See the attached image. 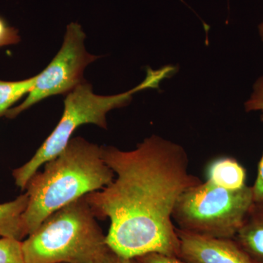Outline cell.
I'll return each mask as SVG.
<instances>
[{
  "label": "cell",
  "mask_w": 263,
  "mask_h": 263,
  "mask_svg": "<svg viewBox=\"0 0 263 263\" xmlns=\"http://www.w3.org/2000/svg\"><path fill=\"white\" fill-rule=\"evenodd\" d=\"M116 177L86 195L95 216L110 219L108 248L127 258L148 254L179 257L173 213L180 197L202 180L191 174L181 145L153 135L131 151L101 146Z\"/></svg>",
  "instance_id": "obj_1"
},
{
  "label": "cell",
  "mask_w": 263,
  "mask_h": 263,
  "mask_svg": "<svg viewBox=\"0 0 263 263\" xmlns=\"http://www.w3.org/2000/svg\"><path fill=\"white\" fill-rule=\"evenodd\" d=\"M37 171L25 190L28 203L22 215L26 235L67 204L98 191L113 181L115 174L104 162L101 146L81 137L71 138L63 150Z\"/></svg>",
  "instance_id": "obj_2"
},
{
  "label": "cell",
  "mask_w": 263,
  "mask_h": 263,
  "mask_svg": "<svg viewBox=\"0 0 263 263\" xmlns=\"http://www.w3.org/2000/svg\"><path fill=\"white\" fill-rule=\"evenodd\" d=\"M86 197L48 216L22 240L26 263H95L109 250Z\"/></svg>",
  "instance_id": "obj_3"
},
{
  "label": "cell",
  "mask_w": 263,
  "mask_h": 263,
  "mask_svg": "<svg viewBox=\"0 0 263 263\" xmlns=\"http://www.w3.org/2000/svg\"><path fill=\"white\" fill-rule=\"evenodd\" d=\"M176 72L174 66H164L159 70L148 69L145 80L133 89L111 96L95 95L92 86L86 81L67 93L60 122L32 158L15 169L13 177L18 187L24 190L29 179L43 164L58 155L68 144L74 132L84 124H95L106 129V115L113 109L130 103L133 95L146 89L158 88L161 81Z\"/></svg>",
  "instance_id": "obj_4"
},
{
  "label": "cell",
  "mask_w": 263,
  "mask_h": 263,
  "mask_svg": "<svg viewBox=\"0 0 263 263\" xmlns=\"http://www.w3.org/2000/svg\"><path fill=\"white\" fill-rule=\"evenodd\" d=\"M253 204L252 186L227 190L206 180L180 197L173 213V221L181 231L233 239Z\"/></svg>",
  "instance_id": "obj_5"
},
{
  "label": "cell",
  "mask_w": 263,
  "mask_h": 263,
  "mask_svg": "<svg viewBox=\"0 0 263 263\" xmlns=\"http://www.w3.org/2000/svg\"><path fill=\"white\" fill-rule=\"evenodd\" d=\"M85 38L86 34L80 24H69L61 49L44 70L37 75L35 84L23 103L10 108L5 117L13 119L44 99L67 94L82 83L85 68L98 58L86 51Z\"/></svg>",
  "instance_id": "obj_6"
},
{
  "label": "cell",
  "mask_w": 263,
  "mask_h": 263,
  "mask_svg": "<svg viewBox=\"0 0 263 263\" xmlns=\"http://www.w3.org/2000/svg\"><path fill=\"white\" fill-rule=\"evenodd\" d=\"M179 258L188 263H255L234 239L193 234L176 228Z\"/></svg>",
  "instance_id": "obj_7"
},
{
  "label": "cell",
  "mask_w": 263,
  "mask_h": 263,
  "mask_svg": "<svg viewBox=\"0 0 263 263\" xmlns=\"http://www.w3.org/2000/svg\"><path fill=\"white\" fill-rule=\"evenodd\" d=\"M255 263H263V203H254L233 238Z\"/></svg>",
  "instance_id": "obj_8"
},
{
  "label": "cell",
  "mask_w": 263,
  "mask_h": 263,
  "mask_svg": "<svg viewBox=\"0 0 263 263\" xmlns=\"http://www.w3.org/2000/svg\"><path fill=\"white\" fill-rule=\"evenodd\" d=\"M206 176L208 181L227 190H238L247 186V171L233 157H220L211 161Z\"/></svg>",
  "instance_id": "obj_9"
},
{
  "label": "cell",
  "mask_w": 263,
  "mask_h": 263,
  "mask_svg": "<svg viewBox=\"0 0 263 263\" xmlns=\"http://www.w3.org/2000/svg\"><path fill=\"white\" fill-rule=\"evenodd\" d=\"M28 203L27 193L12 201L0 204V237L21 240L27 236L22 215Z\"/></svg>",
  "instance_id": "obj_10"
},
{
  "label": "cell",
  "mask_w": 263,
  "mask_h": 263,
  "mask_svg": "<svg viewBox=\"0 0 263 263\" xmlns=\"http://www.w3.org/2000/svg\"><path fill=\"white\" fill-rule=\"evenodd\" d=\"M37 76L25 80H0V117L5 116L15 103L24 95L29 94L35 84Z\"/></svg>",
  "instance_id": "obj_11"
},
{
  "label": "cell",
  "mask_w": 263,
  "mask_h": 263,
  "mask_svg": "<svg viewBox=\"0 0 263 263\" xmlns=\"http://www.w3.org/2000/svg\"><path fill=\"white\" fill-rule=\"evenodd\" d=\"M0 263H26L21 240L0 237Z\"/></svg>",
  "instance_id": "obj_12"
},
{
  "label": "cell",
  "mask_w": 263,
  "mask_h": 263,
  "mask_svg": "<svg viewBox=\"0 0 263 263\" xmlns=\"http://www.w3.org/2000/svg\"><path fill=\"white\" fill-rule=\"evenodd\" d=\"M245 108L247 113L254 111L263 113V75L254 82L252 94L246 101Z\"/></svg>",
  "instance_id": "obj_13"
},
{
  "label": "cell",
  "mask_w": 263,
  "mask_h": 263,
  "mask_svg": "<svg viewBox=\"0 0 263 263\" xmlns=\"http://www.w3.org/2000/svg\"><path fill=\"white\" fill-rule=\"evenodd\" d=\"M20 41L18 29L10 26L5 18L0 16V48L17 44Z\"/></svg>",
  "instance_id": "obj_14"
},
{
  "label": "cell",
  "mask_w": 263,
  "mask_h": 263,
  "mask_svg": "<svg viewBox=\"0 0 263 263\" xmlns=\"http://www.w3.org/2000/svg\"><path fill=\"white\" fill-rule=\"evenodd\" d=\"M263 122V113L261 114ZM254 203H263V154L257 167V177L253 186H252Z\"/></svg>",
  "instance_id": "obj_15"
},
{
  "label": "cell",
  "mask_w": 263,
  "mask_h": 263,
  "mask_svg": "<svg viewBox=\"0 0 263 263\" xmlns=\"http://www.w3.org/2000/svg\"><path fill=\"white\" fill-rule=\"evenodd\" d=\"M140 263H188L177 257L161 254H148L136 258Z\"/></svg>",
  "instance_id": "obj_16"
},
{
  "label": "cell",
  "mask_w": 263,
  "mask_h": 263,
  "mask_svg": "<svg viewBox=\"0 0 263 263\" xmlns=\"http://www.w3.org/2000/svg\"><path fill=\"white\" fill-rule=\"evenodd\" d=\"M95 263H140L136 259L127 258L116 254L109 249L106 253L103 254Z\"/></svg>",
  "instance_id": "obj_17"
},
{
  "label": "cell",
  "mask_w": 263,
  "mask_h": 263,
  "mask_svg": "<svg viewBox=\"0 0 263 263\" xmlns=\"http://www.w3.org/2000/svg\"><path fill=\"white\" fill-rule=\"evenodd\" d=\"M258 32L259 37L261 38V41H262L263 43V21L262 22H261L260 24H259Z\"/></svg>",
  "instance_id": "obj_18"
}]
</instances>
